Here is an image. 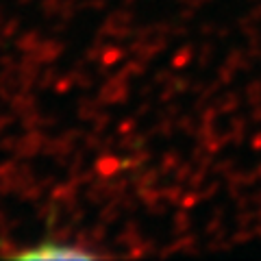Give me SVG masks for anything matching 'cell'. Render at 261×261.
Listing matches in <instances>:
<instances>
[{"mask_svg": "<svg viewBox=\"0 0 261 261\" xmlns=\"http://www.w3.org/2000/svg\"><path fill=\"white\" fill-rule=\"evenodd\" d=\"M85 252L81 250H70V248H42L29 252V257H83Z\"/></svg>", "mask_w": 261, "mask_h": 261, "instance_id": "6da1fadb", "label": "cell"}]
</instances>
